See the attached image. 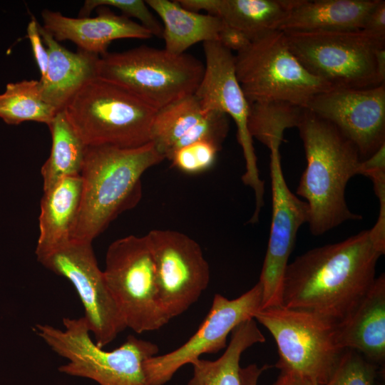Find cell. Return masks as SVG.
<instances>
[{"label": "cell", "instance_id": "6da1fadb", "mask_svg": "<svg viewBox=\"0 0 385 385\" xmlns=\"http://www.w3.org/2000/svg\"><path fill=\"white\" fill-rule=\"evenodd\" d=\"M382 255L369 230L306 252L287 266L282 306L342 323L373 286Z\"/></svg>", "mask_w": 385, "mask_h": 385}, {"label": "cell", "instance_id": "7a4b0ae2", "mask_svg": "<svg viewBox=\"0 0 385 385\" xmlns=\"http://www.w3.org/2000/svg\"><path fill=\"white\" fill-rule=\"evenodd\" d=\"M307 166L296 195L309 208L310 232L322 235L349 220H361L345 200L349 180L359 175L362 159L355 145L335 125L304 108L297 126Z\"/></svg>", "mask_w": 385, "mask_h": 385}, {"label": "cell", "instance_id": "3957f363", "mask_svg": "<svg viewBox=\"0 0 385 385\" xmlns=\"http://www.w3.org/2000/svg\"><path fill=\"white\" fill-rule=\"evenodd\" d=\"M164 158L150 142L122 148L87 146L80 174L82 193L71 240L91 242L141 197V177Z\"/></svg>", "mask_w": 385, "mask_h": 385}, {"label": "cell", "instance_id": "277c9868", "mask_svg": "<svg viewBox=\"0 0 385 385\" xmlns=\"http://www.w3.org/2000/svg\"><path fill=\"white\" fill-rule=\"evenodd\" d=\"M63 329L36 324L33 331L56 354L67 359L61 373L91 379L99 385H150L144 363L157 355L158 346L129 335L112 351L99 347L91 337L85 318L63 319Z\"/></svg>", "mask_w": 385, "mask_h": 385}, {"label": "cell", "instance_id": "5b68a950", "mask_svg": "<svg viewBox=\"0 0 385 385\" xmlns=\"http://www.w3.org/2000/svg\"><path fill=\"white\" fill-rule=\"evenodd\" d=\"M63 111L86 146L122 148L150 142L156 113L129 91L98 77L84 85Z\"/></svg>", "mask_w": 385, "mask_h": 385}, {"label": "cell", "instance_id": "8992f818", "mask_svg": "<svg viewBox=\"0 0 385 385\" xmlns=\"http://www.w3.org/2000/svg\"><path fill=\"white\" fill-rule=\"evenodd\" d=\"M205 65L195 56L140 46L100 56L97 77L129 91L156 111L194 94Z\"/></svg>", "mask_w": 385, "mask_h": 385}, {"label": "cell", "instance_id": "52a82bcc", "mask_svg": "<svg viewBox=\"0 0 385 385\" xmlns=\"http://www.w3.org/2000/svg\"><path fill=\"white\" fill-rule=\"evenodd\" d=\"M235 67L249 103L285 101L304 108L314 96L333 88L305 69L280 30L251 40L235 55Z\"/></svg>", "mask_w": 385, "mask_h": 385}, {"label": "cell", "instance_id": "ba28073f", "mask_svg": "<svg viewBox=\"0 0 385 385\" xmlns=\"http://www.w3.org/2000/svg\"><path fill=\"white\" fill-rule=\"evenodd\" d=\"M284 33L290 51L305 69L332 87L385 84L376 61V51L385 46V40L361 29Z\"/></svg>", "mask_w": 385, "mask_h": 385}, {"label": "cell", "instance_id": "9c48e42d", "mask_svg": "<svg viewBox=\"0 0 385 385\" xmlns=\"http://www.w3.org/2000/svg\"><path fill=\"white\" fill-rule=\"evenodd\" d=\"M103 272L127 328L141 334L169 322L145 235H128L113 242L106 254Z\"/></svg>", "mask_w": 385, "mask_h": 385}, {"label": "cell", "instance_id": "30bf717a", "mask_svg": "<svg viewBox=\"0 0 385 385\" xmlns=\"http://www.w3.org/2000/svg\"><path fill=\"white\" fill-rule=\"evenodd\" d=\"M254 319L272 335L278 348L275 367L324 385L345 349L336 340V326L307 312L284 306L260 309Z\"/></svg>", "mask_w": 385, "mask_h": 385}, {"label": "cell", "instance_id": "8fae6325", "mask_svg": "<svg viewBox=\"0 0 385 385\" xmlns=\"http://www.w3.org/2000/svg\"><path fill=\"white\" fill-rule=\"evenodd\" d=\"M37 260L73 284L97 346L103 348L127 328L103 272L98 267L91 242L71 240Z\"/></svg>", "mask_w": 385, "mask_h": 385}, {"label": "cell", "instance_id": "7c38bea8", "mask_svg": "<svg viewBox=\"0 0 385 385\" xmlns=\"http://www.w3.org/2000/svg\"><path fill=\"white\" fill-rule=\"evenodd\" d=\"M203 51L204 73L194 94L205 111L222 112L235 121L237 141L245 161L242 180L255 192V208L252 219L257 220L264 205L265 183L260 177L252 138L248 130L250 103L237 78L235 55L217 41L203 43Z\"/></svg>", "mask_w": 385, "mask_h": 385}, {"label": "cell", "instance_id": "4fadbf2b", "mask_svg": "<svg viewBox=\"0 0 385 385\" xmlns=\"http://www.w3.org/2000/svg\"><path fill=\"white\" fill-rule=\"evenodd\" d=\"M154 259L159 296L170 319L187 311L206 289L210 266L199 244L171 230L146 235Z\"/></svg>", "mask_w": 385, "mask_h": 385}, {"label": "cell", "instance_id": "5bb4252c", "mask_svg": "<svg viewBox=\"0 0 385 385\" xmlns=\"http://www.w3.org/2000/svg\"><path fill=\"white\" fill-rule=\"evenodd\" d=\"M262 301V289L259 282L234 299L215 294L205 319L185 344L145 361L144 369L150 385H163L184 365L192 364L202 354L217 353L226 347L229 334L241 323L254 319L261 309Z\"/></svg>", "mask_w": 385, "mask_h": 385}, {"label": "cell", "instance_id": "9a60e30c", "mask_svg": "<svg viewBox=\"0 0 385 385\" xmlns=\"http://www.w3.org/2000/svg\"><path fill=\"white\" fill-rule=\"evenodd\" d=\"M272 213L267 249L260 280L262 289L261 309L282 306L284 272L299 228L307 223L309 208L289 188L279 150H270Z\"/></svg>", "mask_w": 385, "mask_h": 385}, {"label": "cell", "instance_id": "2e32d148", "mask_svg": "<svg viewBox=\"0 0 385 385\" xmlns=\"http://www.w3.org/2000/svg\"><path fill=\"white\" fill-rule=\"evenodd\" d=\"M304 108L335 125L355 145L362 160L385 144V84L332 88L314 96Z\"/></svg>", "mask_w": 385, "mask_h": 385}, {"label": "cell", "instance_id": "e0dca14e", "mask_svg": "<svg viewBox=\"0 0 385 385\" xmlns=\"http://www.w3.org/2000/svg\"><path fill=\"white\" fill-rule=\"evenodd\" d=\"M229 117L217 111H205L195 94L176 101L156 111L150 142L170 160L180 148L207 141L221 148L229 131Z\"/></svg>", "mask_w": 385, "mask_h": 385}, {"label": "cell", "instance_id": "ac0fdd59", "mask_svg": "<svg viewBox=\"0 0 385 385\" xmlns=\"http://www.w3.org/2000/svg\"><path fill=\"white\" fill-rule=\"evenodd\" d=\"M96 17L73 18L61 12L44 9L41 12L42 26L58 42L71 41L78 50L101 56L109 44L121 38L148 39L151 33L140 24L117 15L108 7L97 9Z\"/></svg>", "mask_w": 385, "mask_h": 385}, {"label": "cell", "instance_id": "d6986e66", "mask_svg": "<svg viewBox=\"0 0 385 385\" xmlns=\"http://www.w3.org/2000/svg\"><path fill=\"white\" fill-rule=\"evenodd\" d=\"M38 26L48 53L46 72L39 80L41 95L60 111L84 85L97 78L100 56L81 50L71 51L39 23Z\"/></svg>", "mask_w": 385, "mask_h": 385}, {"label": "cell", "instance_id": "ffe728a7", "mask_svg": "<svg viewBox=\"0 0 385 385\" xmlns=\"http://www.w3.org/2000/svg\"><path fill=\"white\" fill-rule=\"evenodd\" d=\"M342 349H353L366 359L381 365L385 360V277L381 274L362 302L344 322L335 327Z\"/></svg>", "mask_w": 385, "mask_h": 385}, {"label": "cell", "instance_id": "44dd1931", "mask_svg": "<svg viewBox=\"0 0 385 385\" xmlns=\"http://www.w3.org/2000/svg\"><path fill=\"white\" fill-rule=\"evenodd\" d=\"M297 0H178L185 9L220 18L250 40L279 30Z\"/></svg>", "mask_w": 385, "mask_h": 385}, {"label": "cell", "instance_id": "7402d4cb", "mask_svg": "<svg viewBox=\"0 0 385 385\" xmlns=\"http://www.w3.org/2000/svg\"><path fill=\"white\" fill-rule=\"evenodd\" d=\"M80 175L61 179L43 190L39 215V235L35 253L39 257L71 240L81 200Z\"/></svg>", "mask_w": 385, "mask_h": 385}, {"label": "cell", "instance_id": "603a6c76", "mask_svg": "<svg viewBox=\"0 0 385 385\" xmlns=\"http://www.w3.org/2000/svg\"><path fill=\"white\" fill-rule=\"evenodd\" d=\"M377 0H297L279 30L284 32L361 29Z\"/></svg>", "mask_w": 385, "mask_h": 385}, {"label": "cell", "instance_id": "cb8c5ba5", "mask_svg": "<svg viewBox=\"0 0 385 385\" xmlns=\"http://www.w3.org/2000/svg\"><path fill=\"white\" fill-rule=\"evenodd\" d=\"M145 2L163 22L164 48L175 55L185 53L188 48L199 42L218 41L225 26L218 16L188 10L178 1L147 0Z\"/></svg>", "mask_w": 385, "mask_h": 385}, {"label": "cell", "instance_id": "d4e9b609", "mask_svg": "<svg viewBox=\"0 0 385 385\" xmlns=\"http://www.w3.org/2000/svg\"><path fill=\"white\" fill-rule=\"evenodd\" d=\"M265 338L254 319L235 327L223 354L215 361L197 359L191 364L192 378L188 385H241L240 358L242 353Z\"/></svg>", "mask_w": 385, "mask_h": 385}, {"label": "cell", "instance_id": "484cf974", "mask_svg": "<svg viewBox=\"0 0 385 385\" xmlns=\"http://www.w3.org/2000/svg\"><path fill=\"white\" fill-rule=\"evenodd\" d=\"M48 127L52 145L50 155L41 169L43 190L62 178L80 175L87 148L63 110L56 113Z\"/></svg>", "mask_w": 385, "mask_h": 385}, {"label": "cell", "instance_id": "4316f807", "mask_svg": "<svg viewBox=\"0 0 385 385\" xmlns=\"http://www.w3.org/2000/svg\"><path fill=\"white\" fill-rule=\"evenodd\" d=\"M304 108L285 101L250 103L247 127L251 137L271 150H279L284 132L297 128Z\"/></svg>", "mask_w": 385, "mask_h": 385}, {"label": "cell", "instance_id": "83f0119b", "mask_svg": "<svg viewBox=\"0 0 385 385\" xmlns=\"http://www.w3.org/2000/svg\"><path fill=\"white\" fill-rule=\"evenodd\" d=\"M57 112L43 100L39 81L7 83L5 91L0 94V118L8 125L35 121L48 125Z\"/></svg>", "mask_w": 385, "mask_h": 385}, {"label": "cell", "instance_id": "f1b7e54d", "mask_svg": "<svg viewBox=\"0 0 385 385\" xmlns=\"http://www.w3.org/2000/svg\"><path fill=\"white\" fill-rule=\"evenodd\" d=\"M378 366L359 352L346 349L324 385H374Z\"/></svg>", "mask_w": 385, "mask_h": 385}, {"label": "cell", "instance_id": "f546056e", "mask_svg": "<svg viewBox=\"0 0 385 385\" xmlns=\"http://www.w3.org/2000/svg\"><path fill=\"white\" fill-rule=\"evenodd\" d=\"M114 7L122 15L135 18L148 30L153 36L162 37L163 26L150 11L145 1L142 0H86L81 7L78 17H88L91 12L98 7Z\"/></svg>", "mask_w": 385, "mask_h": 385}, {"label": "cell", "instance_id": "4dcf8cb0", "mask_svg": "<svg viewBox=\"0 0 385 385\" xmlns=\"http://www.w3.org/2000/svg\"><path fill=\"white\" fill-rule=\"evenodd\" d=\"M220 149L210 142H195L175 151L170 160L180 170L188 174H196L212 166Z\"/></svg>", "mask_w": 385, "mask_h": 385}, {"label": "cell", "instance_id": "1f68e13d", "mask_svg": "<svg viewBox=\"0 0 385 385\" xmlns=\"http://www.w3.org/2000/svg\"><path fill=\"white\" fill-rule=\"evenodd\" d=\"M38 25V22L31 16V19L27 26L26 32L34 58L39 68L41 76L43 77L47 69L48 53L46 47L43 45L44 43L39 33Z\"/></svg>", "mask_w": 385, "mask_h": 385}, {"label": "cell", "instance_id": "d6a6232c", "mask_svg": "<svg viewBox=\"0 0 385 385\" xmlns=\"http://www.w3.org/2000/svg\"><path fill=\"white\" fill-rule=\"evenodd\" d=\"M361 30L385 40V1L377 0L367 14Z\"/></svg>", "mask_w": 385, "mask_h": 385}, {"label": "cell", "instance_id": "836d02e7", "mask_svg": "<svg viewBox=\"0 0 385 385\" xmlns=\"http://www.w3.org/2000/svg\"><path fill=\"white\" fill-rule=\"evenodd\" d=\"M217 41L232 52L235 51L237 53L245 48L250 43L251 40L241 31L225 23Z\"/></svg>", "mask_w": 385, "mask_h": 385}, {"label": "cell", "instance_id": "e575fe53", "mask_svg": "<svg viewBox=\"0 0 385 385\" xmlns=\"http://www.w3.org/2000/svg\"><path fill=\"white\" fill-rule=\"evenodd\" d=\"M270 367L271 366L267 364L259 367L255 364H250L244 368L241 367V385H257L258 379L262 373Z\"/></svg>", "mask_w": 385, "mask_h": 385}, {"label": "cell", "instance_id": "d590c367", "mask_svg": "<svg viewBox=\"0 0 385 385\" xmlns=\"http://www.w3.org/2000/svg\"><path fill=\"white\" fill-rule=\"evenodd\" d=\"M272 385H316L309 379L297 373L280 370V373Z\"/></svg>", "mask_w": 385, "mask_h": 385}]
</instances>
